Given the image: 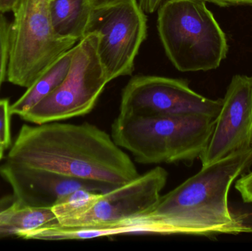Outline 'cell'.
I'll return each mask as SVG.
<instances>
[{
  "label": "cell",
  "mask_w": 252,
  "mask_h": 251,
  "mask_svg": "<svg viewBox=\"0 0 252 251\" xmlns=\"http://www.w3.org/2000/svg\"><path fill=\"white\" fill-rule=\"evenodd\" d=\"M19 0H0V13L13 11Z\"/></svg>",
  "instance_id": "cell-20"
},
{
  "label": "cell",
  "mask_w": 252,
  "mask_h": 251,
  "mask_svg": "<svg viewBox=\"0 0 252 251\" xmlns=\"http://www.w3.org/2000/svg\"><path fill=\"white\" fill-rule=\"evenodd\" d=\"M167 176L164 168L157 167L128 182L101 193L88 212L61 225L72 228H118L154 209L167 184Z\"/></svg>",
  "instance_id": "cell-9"
},
{
  "label": "cell",
  "mask_w": 252,
  "mask_h": 251,
  "mask_svg": "<svg viewBox=\"0 0 252 251\" xmlns=\"http://www.w3.org/2000/svg\"><path fill=\"white\" fill-rule=\"evenodd\" d=\"M252 165V147L241 149L201 167L161 195L149 213L118 227L124 234L211 237L252 233L241 215L229 209L232 184Z\"/></svg>",
  "instance_id": "cell-1"
},
{
  "label": "cell",
  "mask_w": 252,
  "mask_h": 251,
  "mask_svg": "<svg viewBox=\"0 0 252 251\" xmlns=\"http://www.w3.org/2000/svg\"><path fill=\"white\" fill-rule=\"evenodd\" d=\"M98 37L87 34L74 47L70 69L60 85L21 116L35 125L88 114L111 82L97 55Z\"/></svg>",
  "instance_id": "cell-6"
},
{
  "label": "cell",
  "mask_w": 252,
  "mask_h": 251,
  "mask_svg": "<svg viewBox=\"0 0 252 251\" xmlns=\"http://www.w3.org/2000/svg\"><path fill=\"white\" fill-rule=\"evenodd\" d=\"M235 189L245 203H252V171L236 180Z\"/></svg>",
  "instance_id": "cell-17"
},
{
  "label": "cell",
  "mask_w": 252,
  "mask_h": 251,
  "mask_svg": "<svg viewBox=\"0 0 252 251\" xmlns=\"http://www.w3.org/2000/svg\"><path fill=\"white\" fill-rule=\"evenodd\" d=\"M223 99L212 100L195 92L182 79L137 75L124 87L120 115L198 114L217 118Z\"/></svg>",
  "instance_id": "cell-8"
},
{
  "label": "cell",
  "mask_w": 252,
  "mask_h": 251,
  "mask_svg": "<svg viewBox=\"0 0 252 251\" xmlns=\"http://www.w3.org/2000/svg\"><path fill=\"white\" fill-rule=\"evenodd\" d=\"M74 47L59 56L51 66L28 88L25 94L10 105L12 115H17L19 117L23 116L62 84L72 64Z\"/></svg>",
  "instance_id": "cell-12"
},
{
  "label": "cell",
  "mask_w": 252,
  "mask_h": 251,
  "mask_svg": "<svg viewBox=\"0 0 252 251\" xmlns=\"http://www.w3.org/2000/svg\"><path fill=\"white\" fill-rule=\"evenodd\" d=\"M58 222L52 206H25L16 200L0 212V237H16L21 231Z\"/></svg>",
  "instance_id": "cell-13"
},
{
  "label": "cell",
  "mask_w": 252,
  "mask_h": 251,
  "mask_svg": "<svg viewBox=\"0 0 252 251\" xmlns=\"http://www.w3.org/2000/svg\"><path fill=\"white\" fill-rule=\"evenodd\" d=\"M216 122V118L198 114H118L112 137L140 164H192L205 151Z\"/></svg>",
  "instance_id": "cell-3"
},
{
  "label": "cell",
  "mask_w": 252,
  "mask_h": 251,
  "mask_svg": "<svg viewBox=\"0 0 252 251\" xmlns=\"http://www.w3.org/2000/svg\"><path fill=\"white\" fill-rule=\"evenodd\" d=\"M10 51V25L0 13V89L7 78Z\"/></svg>",
  "instance_id": "cell-15"
},
{
  "label": "cell",
  "mask_w": 252,
  "mask_h": 251,
  "mask_svg": "<svg viewBox=\"0 0 252 251\" xmlns=\"http://www.w3.org/2000/svg\"><path fill=\"white\" fill-rule=\"evenodd\" d=\"M11 113L8 99L0 100V145L5 149L11 144Z\"/></svg>",
  "instance_id": "cell-16"
},
{
  "label": "cell",
  "mask_w": 252,
  "mask_h": 251,
  "mask_svg": "<svg viewBox=\"0 0 252 251\" xmlns=\"http://www.w3.org/2000/svg\"><path fill=\"white\" fill-rule=\"evenodd\" d=\"M165 0H139V5L145 14L155 13Z\"/></svg>",
  "instance_id": "cell-18"
},
{
  "label": "cell",
  "mask_w": 252,
  "mask_h": 251,
  "mask_svg": "<svg viewBox=\"0 0 252 251\" xmlns=\"http://www.w3.org/2000/svg\"><path fill=\"white\" fill-rule=\"evenodd\" d=\"M157 27L172 64L182 72L217 69L229 50L219 22L203 0H165Z\"/></svg>",
  "instance_id": "cell-4"
},
{
  "label": "cell",
  "mask_w": 252,
  "mask_h": 251,
  "mask_svg": "<svg viewBox=\"0 0 252 251\" xmlns=\"http://www.w3.org/2000/svg\"><path fill=\"white\" fill-rule=\"evenodd\" d=\"M96 0H51L50 16L55 33L78 42L86 35Z\"/></svg>",
  "instance_id": "cell-11"
},
{
  "label": "cell",
  "mask_w": 252,
  "mask_h": 251,
  "mask_svg": "<svg viewBox=\"0 0 252 251\" xmlns=\"http://www.w3.org/2000/svg\"></svg>",
  "instance_id": "cell-24"
},
{
  "label": "cell",
  "mask_w": 252,
  "mask_h": 251,
  "mask_svg": "<svg viewBox=\"0 0 252 251\" xmlns=\"http://www.w3.org/2000/svg\"><path fill=\"white\" fill-rule=\"evenodd\" d=\"M252 76L232 78L216 118L210 142L201 155L202 167L252 147Z\"/></svg>",
  "instance_id": "cell-10"
},
{
  "label": "cell",
  "mask_w": 252,
  "mask_h": 251,
  "mask_svg": "<svg viewBox=\"0 0 252 251\" xmlns=\"http://www.w3.org/2000/svg\"><path fill=\"white\" fill-rule=\"evenodd\" d=\"M5 150L6 149L3 146L0 145V161L4 157V150Z\"/></svg>",
  "instance_id": "cell-22"
},
{
  "label": "cell",
  "mask_w": 252,
  "mask_h": 251,
  "mask_svg": "<svg viewBox=\"0 0 252 251\" xmlns=\"http://www.w3.org/2000/svg\"><path fill=\"white\" fill-rule=\"evenodd\" d=\"M96 1H101V0H96Z\"/></svg>",
  "instance_id": "cell-23"
},
{
  "label": "cell",
  "mask_w": 252,
  "mask_h": 251,
  "mask_svg": "<svg viewBox=\"0 0 252 251\" xmlns=\"http://www.w3.org/2000/svg\"><path fill=\"white\" fill-rule=\"evenodd\" d=\"M51 0H19L10 25L9 82L29 88L76 41L63 39L53 30Z\"/></svg>",
  "instance_id": "cell-5"
},
{
  "label": "cell",
  "mask_w": 252,
  "mask_h": 251,
  "mask_svg": "<svg viewBox=\"0 0 252 251\" xmlns=\"http://www.w3.org/2000/svg\"><path fill=\"white\" fill-rule=\"evenodd\" d=\"M22 125L6 162L60 175L121 185L139 176L112 136L84 122Z\"/></svg>",
  "instance_id": "cell-2"
},
{
  "label": "cell",
  "mask_w": 252,
  "mask_h": 251,
  "mask_svg": "<svg viewBox=\"0 0 252 251\" xmlns=\"http://www.w3.org/2000/svg\"><path fill=\"white\" fill-rule=\"evenodd\" d=\"M101 193L86 190L74 192L56 200L52 210L60 225L78 218L88 212L97 201Z\"/></svg>",
  "instance_id": "cell-14"
},
{
  "label": "cell",
  "mask_w": 252,
  "mask_h": 251,
  "mask_svg": "<svg viewBox=\"0 0 252 251\" xmlns=\"http://www.w3.org/2000/svg\"><path fill=\"white\" fill-rule=\"evenodd\" d=\"M16 201V198L13 195L5 196L0 199V212L10 207L13 203Z\"/></svg>",
  "instance_id": "cell-21"
},
{
  "label": "cell",
  "mask_w": 252,
  "mask_h": 251,
  "mask_svg": "<svg viewBox=\"0 0 252 251\" xmlns=\"http://www.w3.org/2000/svg\"><path fill=\"white\" fill-rule=\"evenodd\" d=\"M147 30L146 14L137 0L96 1L86 35L98 37L97 55L109 81L132 75Z\"/></svg>",
  "instance_id": "cell-7"
},
{
  "label": "cell",
  "mask_w": 252,
  "mask_h": 251,
  "mask_svg": "<svg viewBox=\"0 0 252 251\" xmlns=\"http://www.w3.org/2000/svg\"><path fill=\"white\" fill-rule=\"evenodd\" d=\"M205 2L213 3L220 7L229 6L252 5V0H203Z\"/></svg>",
  "instance_id": "cell-19"
}]
</instances>
